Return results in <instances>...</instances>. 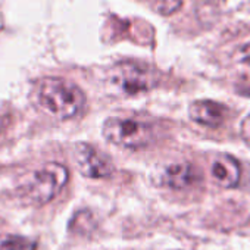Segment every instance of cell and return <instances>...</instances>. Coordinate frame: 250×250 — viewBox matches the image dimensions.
I'll return each mask as SVG.
<instances>
[{
    "mask_svg": "<svg viewBox=\"0 0 250 250\" xmlns=\"http://www.w3.org/2000/svg\"><path fill=\"white\" fill-rule=\"evenodd\" d=\"M39 104L58 119H69L75 116L85 103L81 88L63 78L47 77L37 87Z\"/></svg>",
    "mask_w": 250,
    "mask_h": 250,
    "instance_id": "cell-1",
    "label": "cell"
},
{
    "mask_svg": "<svg viewBox=\"0 0 250 250\" xmlns=\"http://www.w3.org/2000/svg\"><path fill=\"white\" fill-rule=\"evenodd\" d=\"M155 122L142 115L110 116L103 124V137L124 149H142L155 140Z\"/></svg>",
    "mask_w": 250,
    "mask_h": 250,
    "instance_id": "cell-2",
    "label": "cell"
},
{
    "mask_svg": "<svg viewBox=\"0 0 250 250\" xmlns=\"http://www.w3.org/2000/svg\"><path fill=\"white\" fill-rule=\"evenodd\" d=\"M159 75L155 69L145 63L127 61L116 63L109 74V83L119 93L136 96L146 93L158 85Z\"/></svg>",
    "mask_w": 250,
    "mask_h": 250,
    "instance_id": "cell-3",
    "label": "cell"
},
{
    "mask_svg": "<svg viewBox=\"0 0 250 250\" xmlns=\"http://www.w3.org/2000/svg\"><path fill=\"white\" fill-rule=\"evenodd\" d=\"M68 178L69 172L62 164L49 162L33 174L25 187V196L34 205H46L62 191Z\"/></svg>",
    "mask_w": 250,
    "mask_h": 250,
    "instance_id": "cell-4",
    "label": "cell"
},
{
    "mask_svg": "<svg viewBox=\"0 0 250 250\" xmlns=\"http://www.w3.org/2000/svg\"><path fill=\"white\" fill-rule=\"evenodd\" d=\"M74 161L81 175L87 178H107L113 172L110 159L88 143L75 145Z\"/></svg>",
    "mask_w": 250,
    "mask_h": 250,
    "instance_id": "cell-5",
    "label": "cell"
},
{
    "mask_svg": "<svg viewBox=\"0 0 250 250\" xmlns=\"http://www.w3.org/2000/svg\"><path fill=\"white\" fill-rule=\"evenodd\" d=\"M188 115L196 124L216 128L227 118V106L213 100H197L190 104Z\"/></svg>",
    "mask_w": 250,
    "mask_h": 250,
    "instance_id": "cell-6",
    "label": "cell"
},
{
    "mask_svg": "<svg viewBox=\"0 0 250 250\" xmlns=\"http://www.w3.org/2000/svg\"><path fill=\"white\" fill-rule=\"evenodd\" d=\"M210 174L213 181L224 188H232L238 184L241 177L240 164L229 155H216L210 165Z\"/></svg>",
    "mask_w": 250,
    "mask_h": 250,
    "instance_id": "cell-7",
    "label": "cell"
},
{
    "mask_svg": "<svg viewBox=\"0 0 250 250\" xmlns=\"http://www.w3.org/2000/svg\"><path fill=\"white\" fill-rule=\"evenodd\" d=\"M202 178L199 169L188 162H181V164H174L165 171V184L174 190H184L196 183H199Z\"/></svg>",
    "mask_w": 250,
    "mask_h": 250,
    "instance_id": "cell-8",
    "label": "cell"
},
{
    "mask_svg": "<svg viewBox=\"0 0 250 250\" xmlns=\"http://www.w3.org/2000/svg\"><path fill=\"white\" fill-rule=\"evenodd\" d=\"M36 243L20 235H6L0 238V250H34Z\"/></svg>",
    "mask_w": 250,
    "mask_h": 250,
    "instance_id": "cell-9",
    "label": "cell"
},
{
    "mask_svg": "<svg viewBox=\"0 0 250 250\" xmlns=\"http://www.w3.org/2000/svg\"><path fill=\"white\" fill-rule=\"evenodd\" d=\"M234 61L240 68L250 72V43H247V44H244L235 50Z\"/></svg>",
    "mask_w": 250,
    "mask_h": 250,
    "instance_id": "cell-10",
    "label": "cell"
},
{
    "mask_svg": "<svg viewBox=\"0 0 250 250\" xmlns=\"http://www.w3.org/2000/svg\"><path fill=\"white\" fill-rule=\"evenodd\" d=\"M240 133H241V139L244 140V143H246V145L249 146V149H250V113L241 121Z\"/></svg>",
    "mask_w": 250,
    "mask_h": 250,
    "instance_id": "cell-11",
    "label": "cell"
}]
</instances>
